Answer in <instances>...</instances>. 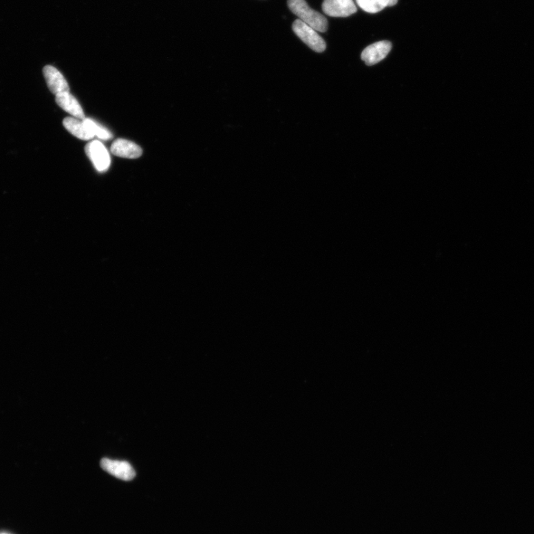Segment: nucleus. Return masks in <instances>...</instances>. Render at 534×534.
<instances>
[{"label": "nucleus", "mask_w": 534, "mask_h": 534, "mask_svg": "<svg viewBox=\"0 0 534 534\" xmlns=\"http://www.w3.org/2000/svg\"><path fill=\"white\" fill-rule=\"evenodd\" d=\"M288 5L290 11L297 15L299 20L312 27L313 30L320 32H327V18L312 10L305 0H288Z\"/></svg>", "instance_id": "1"}, {"label": "nucleus", "mask_w": 534, "mask_h": 534, "mask_svg": "<svg viewBox=\"0 0 534 534\" xmlns=\"http://www.w3.org/2000/svg\"><path fill=\"white\" fill-rule=\"evenodd\" d=\"M292 30L313 51L318 53L325 51L326 43L323 38L312 27L299 19L293 23Z\"/></svg>", "instance_id": "2"}, {"label": "nucleus", "mask_w": 534, "mask_h": 534, "mask_svg": "<svg viewBox=\"0 0 534 534\" xmlns=\"http://www.w3.org/2000/svg\"><path fill=\"white\" fill-rule=\"evenodd\" d=\"M85 153L100 173L107 171L111 164V158L106 147L99 140H93L85 146Z\"/></svg>", "instance_id": "3"}, {"label": "nucleus", "mask_w": 534, "mask_h": 534, "mask_svg": "<svg viewBox=\"0 0 534 534\" xmlns=\"http://www.w3.org/2000/svg\"><path fill=\"white\" fill-rule=\"evenodd\" d=\"M322 10L332 17H347L357 12L354 0H323Z\"/></svg>", "instance_id": "4"}, {"label": "nucleus", "mask_w": 534, "mask_h": 534, "mask_svg": "<svg viewBox=\"0 0 534 534\" xmlns=\"http://www.w3.org/2000/svg\"><path fill=\"white\" fill-rule=\"evenodd\" d=\"M100 466L105 471L123 481H130L136 476L135 470L127 462L103 459Z\"/></svg>", "instance_id": "5"}, {"label": "nucleus", "mask_w": 534, "mask_h": 534, "mask_svg": "<svg viewBox=\"0 0 534 534\" xmlns=\"http://www.w3.org/2000/svg\"><path fill=\"white\" fill-rule=\"evenodd\" d=\"M392 49L389 41H380L366 47L361 53V59L367 65H373L383 61Z\"/></svg>", "instance_id": "6"}, {"label": "nucleus", "mask_w": 534, "mask_h": 534, "mask_svg": "<svg viewBox=\"0 0 534 534\" xmlns=\"http://www.w3.org/2000/svg\"><path fill=\"white\" fill-rule=\"evenodd\" d=\"M43 75L47 87L52 94L56 95L62 92H70L68 83L61 72L52 65H46L43 69Z\"/></svg>", "instance_id": "7"}, {"label": "nucleus", "mask_w": 534, "mask_h": 534, "mask_svg": "<svg viewBox=\"0 0 534 534\" xmlns=\"http://www.w3.org/2000/svg\"><path fill=\"white\" fill-rule=\"evenodd\" d=\"M111 151L116 156L129 159H137L142 154V149L135 142L122 138L113 142Z\"/></svg>", "instance_id": "8"}, {"label": "nucleus", "mask_w": 534, "mask_h": 534, "mask_svg": "<svg viewBox=\"0 0 534 534\" xmlns=\"http://www.w3.org/2000/svg\"><path fill=\"white\" fill-rule=\"evenodd\" d=\"M56 103L64 111L72 114L74 118L82 120L85 118V114L79 102L70 92L56 94Z\"/></svg>", "instance_id": "9"}, {"label": "nucleus", "mask_w": 534, "mask_h": 534, "mask_svg": "<svg viewBox=\"0 0 534 534\" xmlns=\"http://www.w3.org/2000/svg\"><path fill=\"white\" fill-rule=\"evenodd\" d=\"M63 126L74 136L83 140L94 138V135L83 120L75 118H66L63 120Z\"/></svg>", "instance_id": "10"}, {"label": "nucleus", "mask_w": 534, "mask_h": 534, "mask_svg": "<svg viewBox=\"0 0 534 534\" xmlns=\"http://www.w3.org/2000/svg\"><path fill=\"white\" fill-rule=\"evenodd\" d=\"M398 0H356L357 5L365 12L378 13L388 6H394Z\"/></svg>", "instance_id": "11"}, {"label": "nucleus", "mask_w": 534, "mask_h": 534, "mask_svg": "<svg viewBox=\"0 0 534 534\" xmlns=\"http://www.w3.org/2000/svg\"><path fill=\"white\" fill-rule=\"evenodd\" d=\"M83 122L90 128L94 136L103 140H108L112 138V134L106 128L100 125L96 121L89 118H85Z\"/></svg>", "instance_id": "12"}, {"label": "nucleus", "mask_w": 534, "mask_h": 534, "mask_svg": "<svg viewBox=\"0 0 534 534\" xmlns=\"http://www.w3.org/2000/svg\"><path fill=\"white\" fill-rule=\"evenodd\" d=\"M0 534H7V533H0Z\"/></svg>", "instance_id": "13"}]
</instances>
